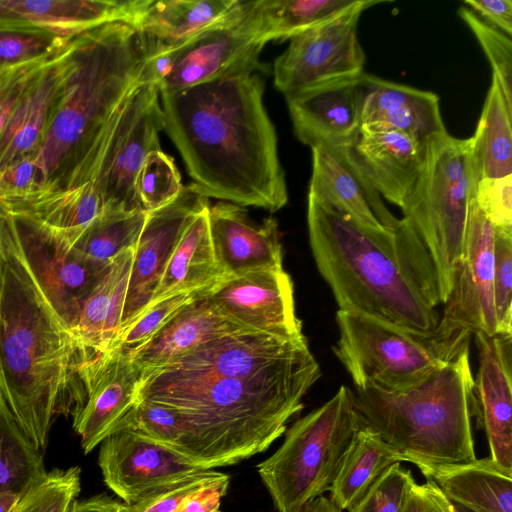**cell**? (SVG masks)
Instances as JSON below:
<instances>
[{"instance_id": "26", "label": "cell", "mask_w": 512, "mask_h": 512, "mask_svg": "<svg viewBox=\"0 0 512 512\" xmlns=\"http://www.w3.org/2000/svg\"><path fill=\"white\" fill-rule=\"evenodd\" d=\"M365 82L360 129L395 130L422 147L448 133L441 116L439 98L435 93L367 73Z\"/></svg>"}, {"instance_id": "21", "label": "cell", "mask_w": 512, "mask_h": 512, "mask_svg": "<svg viewBox=\"0 0 512 512\" xmlns=\"http://www.w3.org/2000/svg\"><path fill=\"white\" fill-rule=\"evenodd\" d=\"M352 145L311 148L308 194L367 228L396 229L400 219L386 207L358 163Z\"/></svg>"}, {"instance_id": "23", "label": "cell", "mask_w": 512, "mask_h": 512, "mask_svg": "<svg viewBox=\"0 0 512 512\" xmlns=\"http://www.w3.org/2000/svg\"><path fill=\"white\" fill-rule=\"evenodd\" d=\"M307 345L305 336L284 338L238 330L202 343L155 368L188 374L249 377L293 356Z\"/></svg>"}, {"instance_id": "38", "label": "cell", "mask_w": 512, "mask_h": 512, "mask_svg": "<svg viewBox=\"0 0 512 512\" xmlns=\"http://www.w3.org/2000/svg\"><path fill=\"white\" fill-rule=\"evenodd\" d=\"M81 469H53L34 484L10 512H68L81 490Z\"/></svg>"}, {"instance_id": "41", "label": "cell", "mask_w": 512, "mask_h": 512, "mask_svg": "<svg viewBox=\"0 0 512 512\" xmlns=\"http://www.w3.org/2000/svg\"><path fill=\"white\" fill-rule=\"evenodd\" d=\"M496 334L512 335V228L494 227Z\"/></svg>"}, {"instance_id": "14", "label": "cell", "mask_w": 512, "mask_h": 512, "mask_svg": "<svg viewBox=\"0 0 512 512\" xmlns=\"http://www.w3.org/2000/svg\"><path fill=\"white\" fill-rule=\"evenodd\" d=\"M140 375L128 348L77 356L71 415L85 454L112 434L133 409Z\"/></svg>"}, {"instance_id": "35", "label": "cell", "mask_w": 512, "mask_h": 512, "mask_svg": "<svg viewBox=\"0 0 512 512\" xmlns=\"http://www.w3.org/2000/svg\"><path fill=\"white\" fill-rule=\"evenodd\" d=\"M46 474L40 450L18 424L0 389V493L25 494Z\"/></svg>"}, {"instance_id": "39", "label": "cell", "mask_w": 512, "mask_h": 512, "mask_svg": "<svg viewBox=\"0 0 512 512\" xmlns=\"http://www.w3.org/2000/svg\"><path fill=\"white\" fill-rule=\"evenodd\" d=\"M458 15L471 29L485 52L506 103L512 109V44L511 37L480 19L468 7H460Z\"/></svg>"}, {"instance_id": "16", "label": "cell", "mask_w": 512, "mask_h": 512, "mask_svg": "<svg viewBox=\"0 0 512 512\" xmlns=\"http://www.w3.org/2000/svg\"><path fill=\"white\" fill-rule=\"evenodd\" d=\"M202 292L224 319L243 330L284 338L304 336L293 282L283 268L226 276Z\"/></svg>"}, {"instance_id": "32", "label": "cell", "mask_w": 512, "mask_h": 512, "mask_svg": "<svg viewBox=\"0 0 512 512\" xmlns=\"http://www.w3.org/2000/svg\"><path fill=\"white\" fill-rule=\"evenodd\" d=\"M404 458L380 434L368 425L361 427L352 439L331 485L332 500L349 510L395 463Z\"/></svg>"}, {"instance_id": "5", "label": "cell", "mask_w": 512, "mask_h": 512, "mask_svg": "<svg viewBox=\"0 0 512 512\" xmlns=\"http://www.w3.org/2000/svg\"><path fill=\"white\" fill-rule=\"evenodd\" d=\"M145 51L137 30L109 23L85 32L76 66L35 153L44 185L65 166L91 170L108 128L140 83Z\"/></svg>"}, {"instance_id": "31", "label": "cell", "mask_w": 512, "mask_h": 512, "mask_svg": "<svg viewBox=\"0 0 512 512\" xmlns=\"http://www.w3.org/2000/svg\"><path fill=\"white\" fill-rule=\"evenodd\" d=\"M360 0L244 1L241 21L264 44L291 39L355 7Z\"/></svg>"}, {"instance_id": "25", "label": "cell", "mask_w": 512, "mask_h": 512, "mask_svg": "<svg viewBox=\"0 0 512 512\" xmlns=\"http://www.w3.org/2000/svg\"><path fill=\"white\" fill-rule=\"evenodd\" d=\"M84 34L68 41L31 84L9 118L0 135V169L40 148L53 109L76 66Z\"/></svg>"}, {"instance_id": "46", "label": "cell", "mask_w": 512, "mask_h": 512, "mask_svg": "<svg viewBox=\"0 0 512 512\" xmlns=\"http://www.w3.org/2000/svg\"><path fill=\"white\" fill-rule=\"evenodd\" d=\"M35 153L23 156L0 169V202L12 204L26 200L44 185Z\"/></svg>"}, {"instance_id": "49", "label": "cell", "mask_w": 512, "mask_h": 512, "mask_svg": "<svg viewBox=\"0 0 512 512\" xmlns=\"http://www.w3.org/2000/svg\"><path fill=\"white\" fill-rule=\"evenodd\" d=\"M404 512H451L450 501L432 479L411 486Z\"/></svg>"}, {"instance_id": "3", "label": "cell", "mask_w": 512, "mask_h": 512, "mask_svg": "<svg viewBox=\"0 0 512 512\" xmlns=\"http://www.w3.org/2000/svg\"><path fill=\"white\" fill-rule=\"evenodd\" d=\"M311 251L339 310L418 334L436 333L441 303L435 267L411 224L367 228L308 194Z\"/></svg>"}, {"instance_id": "37", "label": "cell", "mask_w": 512, "mask_h": 512, "mask_svg": "<svg viewBox=\"0 0 512 512\" xmlns=\"http://www.w3.org/2000/svg\"><path fill=\"white\" fill-rule=\"evenodd\" d=\"M181 176L173 158L162 150L151 152L135 179V193L140 207L146 212L173 201L181 192Z\"/></svg>"}, {"instance_id": "9", "label": "cell", "mask_w": 512, "mask_h": 512, "mask_svg": "<svg viewBox=\"0 0 512 512\" xmlns=\"http://www.w3.org/2000/svg\"><path fill=\"white\" fill-rule=\"evenodd\" d=\"M333 352L356 388L407 389L469 347V336L423 335L345 310L336 313Z\"/></svg>"}, {"instance_id": "8", "label": "cell", "mask_w": 512, "mask_h": 512, "mask_svg": "<svg viewBox=\"0 0 512 512\" xmlns=\"http://www.w3.org/2000/svg\"><path fill=\"white\" fill-rule=\"evenodd\" d=\"M345 385L285 431L282 445L257 465L279 512H292L329 491L357 431L365 425Z\"/></svg>"}, {"instance_id": "56", "label": "cell", "mask_w": 512, "mask_h": 512, "mask_svg": "<svg viewBox=\"0 0 512 512\" xmlns=\"http://www.w3.org/2000/svg\"><path fill=\"white\" fill-rule=\"evenodd\" d=\"M1 277H2V247H1V237H0V289H1Z\"/></svg>"}, {"instance_id": "47", "label": "cell", "mask_w": 512, "mask_h": 512, "mask_svg": "<svg viewBox=\"0 0 512 512\" xmlns=\"http://www.w3.org/2000/svg\"><path fill=\"white\" fill-rule=\"evenodd\" d=\"M475 200L496 228H512V175L477 182Z\"/></svg>"}, {"instance_id": "33", "label": "cell", "mask_w": 512, "mask_h": 512, "mask_svg": "<svg viewBox=\"0 0 512 512\" xmlns=\"http://www.w3.org/2000/svg\"><path fill=\"white\" fill-rule=\"evenodd\" d=\"M445 497L474 512H512V471L490 457L431 478Z\"/></svg>"}, {"instance_id": "10", "label": "cell", "mask_w": 512, "mask_h": 512, "mask_svg": "<svg viewBox=\"0 0 512 512\" xmlns=\"http://www.w3.org/2000/svg\"><path fill=\"white\" fill-rule=\"evenodd\" d=\"M158 88L138 83L119 108L104 137L91 178L104 201V210L142 209L135 179L147 156L161 150L165 128Z\"/></svg>"}, {"instance_id": "24", "label": "cell", "mask_w": 512, "mask_h": 512, "mask_svg": "<svg viewBox=\"0 0 512 512\" xmlns=\"http://www.w3.org/2000/svg\"><path fill=\"white\" fill-rule=\"evenodd\" d=\"M208 221L215 259L224 277L283 268L276 219L265 218L257 224L241 206L222 201L209 205Z\"/></svg>"}, {"instance_id": "45", "label": "cell", "mask_w": 512, "mask_h": 512, "mask_svg": "<svg viewBox=\"0 0 512 512\" xmlns=\"http://www.w3.org/2000/svg\"><path fill=\"white\" fill-rule=\"evenodd\" d=\"M198 293L171 295L150 305L118 334L113 347L132 349L146 342Z\"/></svg>"}, {"instance_id": "29", "label": "cell", "mask_w": 512, "mask_h": 512, "mask_svg": "<svg viewBox=\"0 0 512 512\" xmlns=\"http://www.w3.org/2000/svg\"><path fill=\"white\" fill-rule=\"evenodd\" d=\"M238 330L243 329L224 319L201 291L146 342L129 350L142 371L162 366L202 343Z\"/></svg>"}, {"instance_id": "22", "label": "cell", "mask_w": 512, "mask_h": 512, "mask_svg": "<svg viewBox=\"0 0 512 512\" xmlns=\"http://www.w3.org/2000/svg\"><path fill=\"white\" fill-rule=\"evenodd\" d=\"M474 336L479 367L473 415L488 440L490 458L512 471V335Z\"/></svg>"}, {"instance_id": "34", "label": "cell", "mask_w": 512, "mask_h": 512, "mask_svg": "<svg viewBox=\"0 0 512 512\" xmlns=\"http://www.w3.org/2000/svg\"><path fill=\"white\" fill-rule=\"evenodd\" d=\"M512 109L492 76L476 131L470 138L478 181L512 175Z\"/></svg>"}, {"instance_id": "52", "label": "cell", "mask_w": 512, "mask_h": 512, "mask_svg": "<svg viewBox=\"0 0 512 512\" xmlns=\"http://www.w3.org/2000/svg\"><path fill=\"white\" fill-rule=\"evenodd\" d=\"M123 503L108 496L99 494L82 500H74L68 512H120Z\"/></svg>"}, {"instance_id": "18", "label": "cell", "mask_w": 512, "mask_h": 512, "mask_svg": "<svg viewBox=\"0 0 512 512\" xmlns=\"http://www.w3.org/2000/svg\"><path fill=\"white\" fill-rule=\"evenodd\" d=\"M207 207L208 198L191 183L173 201L148 212L134 250L119 333L147 308L184 228Z\"/></svg>"}, {"instance_id": "4", "label": "cell", "mask_w": 512, "mask_h": 512, "mask_svg": "<svg viewBox=\"0 0 512 512\" xmlns=\"http://www.w3.org/2000/svg\"><path fill=\"white\" fill-rule=\"evenodd\" d=\"M0 237V389L22 430L41 450L55 417L72 412L77 351L69 328L23 261L1 203Z\"/></svg>"}, {"instance_id": "54", "label": "cell", "mask_w": 512, "mask_h": 512, "mask_svg": "<svg viewBox=\"0 0 512 512\" xmlns=\"http://www.w3.org/2000/svg\"><path fill=\"white\" fill-rule=\"evenodd\" d=\"M24 494L5 491L0 493V512H10Z\"/></svg>"}, {"instance_id": "13", "label": "cell", "mask_w": 512, "mask_h": 512, "mask_svg": "<svg viewBox=\"0 0 512 512\" xmlns=\"http://www.w3.org/2000/svg\"><path fill=\"white\" fill-rule=\"evenodd\" d=\"M381 3L385 1L360 0L349 11L292 37L274 61L275 87L288 97L364 73L365 53L357 36L358 22L363 11Z\"/></svg>"}, {"instance_id": "50", "label": "cell", "mask_w": 512, "mask_h": 512, "mask_svg": "<svg viewBox=\"0 0 512 512\" xmlns=\"http://www.w3.org/2000/svg\"><path fill=\"white\" fill-rule=\"evenodd\" d=\"M464 4L485 23L511 37V0H467Z\"/></svg>"}, {"instance_id": "7", "label": "cell", "mask_w": 512, "mask_h": 512, "mask_svg": "<svg viewBox=\"0 0 512 512\" xmlns=\"http://www.w3.org/2000/svg\"><path fill=\"white\" fill-rule=\"evenodd\" d=\"M477 182L470 138L446 133L425 146L421 172L401 208L432 259L442 304L453 286Z\"/></svg>"}, {"instance_id": "17", "label": "cell", "mask_w": 512, "mask_h": 512, "mask_svg": "<svg viewBox=\"0 0 512 512\" xmlns=\"http://www.w3.org/2000/svg\"><path fill=\"white\" fill-rule=\"evenodd\" d=\"M100 444L98 464L104 483L125 505L207 470L178 450L129 427H120Z\"/></svg>"}, {"instance_id": "12", "label": "cell", "mask_w": 512, "mask_h": 512, "mask_svg": "<svg viewBox=\"0 0 512 512\" xmlns=\"http://www.w3.org/2000/svg\"><path fill=\"white\" fill-rule=\"evenodd\" d=\"M6 211L23 261L46 300L70 329L111 262L91 258L51 230Z\"/></svg>"}, {"instance_id": "44", "label": "cell", "mask_w": 512, "mask_h": 512, "mask_svg": "<svg viewBox=\"0 0 512 512\" xmlns=\"http://www.w3.org/2000/svg\"><path fill=\"white\" fill-rule=\"evenodd\" d=\"M223 474L215 469L192 474L148 493L133 504L123 503L120 512H177L190 497Z\"/></svg>"}, {"instance_id": "36", "label": "cell", "mask_w": 512, "mask_h": 512, "mask_svg": "<svg viewBox=\"0 0 512 512\" xmlns=\"http://www.w3.org/2000/svg\"><path fill=\"white\" fill-rule=\"evenodd\" d=\"M147 214L143 209L104 210L80 232L66 237L57 235L79 252L111 262L122 251L136 248Z\"/></svg>"}, {"instance_id": "43", "label": "cell", "mask_w": 512, "mask_h": 512, "mask_svg": "<svg viewBox=\"0 0 512 512\" xmlns=\"http://www.w3.org/2000/svg\"><path fill=\"white\" fill-rule=\"evenodd\" d=\"M415 482L409 469L395 463L348 512H404Z\"/></svg>"}, {"instance_id": "6", "label": "cell", "mask_w": 512, "mask_h": 512, "mask_svg": "<svg viewBox=\"0 0 512 512\" xmlns=\"http://www.w3.org/2000/svg\"><path fill=\"white\" fill-rule=\"evenodd\" d=\"M355 398L366 425L426 479L477 459L469 347L407 389L365 386Z\"/></svg>"}, {"instance_id": "15", "label": "cell", "mask_w": 512, "mask_h": 512, "mask_svg": "<svg viewBox=\"0 0 512 512\" xmlns=\"http://www.w3.org/2000/svg\"><path fill=\"white\" fill-rule=\"evenodd\" d=\"M493 280L494 226L474 197L453 286L436 332L449 337L495 335Z\"/></svg>"}, {"instance_id": "20", "label": "cell", "mask_w": 512, "mask_h": 512, "mask_svg": "<svg viewBox=\"0 0 512 512\" xmlns=\"http://www.w3.org/2000/svg\"><path fill=\"white\" fill-rule=\"evenodd\" d=\"M365 77L364 72L285 97L298 140L310 148L352 145L361 127Z\"/></svg>"}, {"instance_id": "2", "label": "cell", "mask_w": 512, "mask_h": 512, "mask_svg": "<svg viewBox=\"0 0 512 512\" xmlns=\"http://www.w3.org/2000/svg\"><path fill=\"white\" fill-rule=\"evenodd\" d=\"M320 376V366L307 345L249 377L145 369L135 402L175 410L184 428L179 452L211 470L266 451L302 410V398Z\"/></svg>"}, {"instance_id": "1", "label": "cell", "mask_w": 512, "mask_h": 512, "mask_svg": "<svg viewBox=\"0 0 512 512\" xmlns=\"http://www.w3.org/2000/svg\"><path fill=\"white\" fill-rule=\"evenodd\" d=\"M256 73L161 91L165 130L207 198L276 212L288 202L277 136Z\"/></svg>"}, {"instance_id": "53", "label": "cell", "mask_w": 512, "mask_h": 512, "mask_svg": "<svg viewBox=\"0 0 512 512\" xmlns=\"http://www.w3.org/2000/svg\"><path fill=\"white\" fill-rule=\"evenodd\" d=\"M292 512H342L331 497L321 495Z\"/></svg>"}, {"instance_id": "28", "label": "cell", "mask_w": 512, "mask_h": 512, "mask_svg": "<svg viewBox=\"0 0 512 512\" xmlns=\"http://www.w3.org/2000/svg\"><path fill=\"white\" fill-rule=\"evenodd\" d=\"M242 5L241 0H151L134 28L147 56L231 20Z\"/></svg>"}, {"instance_id": "11", "label": "cell", "mask_w": 512, "mask_h": 512, "mask_svg": "<svg viewBox=\"0 0 512 512\" xmlns=\"http://www.w3.org/2000/svg\"><path fill=\"white\" fill-rule=\"evenodd\" d=\"M242 11L243 5L231 20L145 56L140 82L155 85L160 93L261 70L265 44L242 23Z\"/></svg>"}, {"instance_id": "55", "label": "cell", "mask_w": 512, "mask_h": 512, "mask_svg": "<svg viewBox=\"0 0 512 512\" xmlns=\"http://www.w3.org/2000/svg\"><path fill=\"white\" fill-rule=\"evenodd\" d=\"M450 506H451V512H474L461 504L451 502V501H450Z\"/></svg>"}, {"instance_id": "19", "label": "cell", "mask_w": 512, "mask_h": 512, "mask_svg": "<svg viewBox=\"0 0 512 512\" xmlns=\"http://www.w3.org/2000/svg\"><path fill=\"white\" fill-rule=\"evenodd\" d=\"M151 0H0V31L71 38L109 23L137 25Z\"/></svg>"}, {"instance_id": "48", "label": "cell", "mask_w": 512, "mask_h": 512, "mask_svg": "<svg viewBox=\"0 0 512 512\" xmlns=\"http://www.w3.org/2000/svg\"><path fill=\"white\" fill-rule=\"evenodd\" d=\"M71 38L0 31V66L24 62L50 53Z\"/></svg>"}, {"instance_id": "51", "label": "cell", "mask_w": 512, "mask_h": 512, "mask_svg": "<svg viewBox=\"0 0 512 512\" xmlns=\"http://www.w3.org/2000/svg\"><path fill=\"white\" fill-rule=\"evenodd\" d=\"M229 483L230 476L223 474L190 497L177 512H221V500Z\"/></svg>"}, {"instance_id": "42", "label": "cell", "mask_w": 512, "mask_h": 512, "mask_svg": "<svg viewBox=\"0 0 512 512\" xmlns=\"http://www.w3.org/2000/svg\"><path fill=\"white\" fill-rule=\"evenodd\" d=\"M68 41L58 49L42 56L0 66V135L31 84L58 56Z\"/></svg>"}, {"instance_id": "40", "label": "cell", "mask_w": 512, "mask_h": 512, "mask_svg": "<svg viewBox=\"0 0 512 512\" xmlns=\"http://www.w3.org/2000/svg\"><path fill=\"white\" fill-rule=\"evenodd\" d=\"M120 427L132 428L178 451L184 435L181 417L175 410L149 401H136L117 429Z\"/></svg>"}, {"instance_id": "27", "label": "cell", "mask_w": 512, "mask_h": 512, "mask_svg": "<svg viewBox=\"0 0 512 512\" xmlns=\"http://www.w3.org/2000/svg\"><path fill=\"white\" fill-rule=\"evenodd\" d=\"M352 151L378 193L402 208L421 172L425 147L395 130L360 129Z\"/></svg>"}, {"instance_id": "30", "label": "cell", "mask_w": 512, "mask_h": 512, "mask_svg": "<svg viewBox=\"0 0 512 512\" xmlns=\"http://www.w3.org/2000/svg\"><path fill=\"white\" fill-rule=\"evenodd\" d=\"M222 278L212 246L207 207L187 223L147 307L171 295L204 291Z\"/></svg>"}]
</instances>
